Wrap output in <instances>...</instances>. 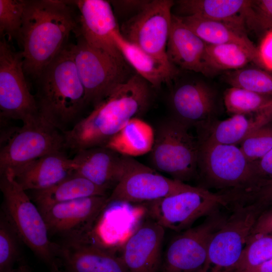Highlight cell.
I'll use <instances>...</instances> for the list:
<instances>
[{"mask_svg": "<svg viewBox=\"0 0 272 272\" xmlns=\"http://www.w3.org/2000/svg\"><path fill=\"white\" fill-rule=\"evenodd\" d=\"M177 16L186 26L206 43L234 44L239 45L250 54L254 63L262 68L258 47L248 37L245 29L222 21L205 20L193 17Z\"/></svg>", "mask_w": 272, "mask_h": 272, "instance_id": "obj_25", "label": "cell"}, {"mask_svg": "<svg viewBox=\"0 0 272 272\" xmlns=\"http://www.w3.org/2000/svg\"><path fill=\"white\" fill-rule=\"evenodd\" d=\"M73 1H26L19 43L26 75L37 79L79 26Z\"/></svg>", "mask_w": 272, "mask_h": 272, "instance_id": "obj_2", "label": "cell"}, {"mask_svg": "<svg viewBox=\"0 0 272 272\" xmlns=\"http://www.w3.org/2000/svg\"><path fill=\"white\" fill-rule=\"evenodd\" d=\"M205 61L212 75L221 71L243 68L253 59L243 47L234 44L207 43Z\"/></svg>", "mask_w": 272, "mask_h": 272, "instance_id": "obj_29", "label": "cell"}, {"mask_svg": "<svg viewBox=\"0 0 272 272\" xmlns=\"http://www.w3.org/2000/svg\"><path fill=\"white\" fill-rule=\"evenodd\" d=\"M164 235L165 228L153 219L138 228L120 256L129 272H161Z\"/></svg>", "mask_w": 272, "mask_h": 272, "instance_id": "obj_19", "label": "cell"}, {"mask_svg": "<svg viewBox=\"0 0 272 272\" xmlns=\"http://www.w3.org/2000/svg\"><path fill=\"white\" fill-rule=\"evenodd\" d=\"M195 187L165 177L133 157L125 156L124 173L108 196V204L150 202Z\"/></svg>", "mask_w": 272, "mask_h": 272, "instance_id": "obj_13", "label": "cell"}, {"mask_svg": "<svg viewBox=\"0 0 272 272\" xmlns=\"http://www.w3.org/2000/svg\"><path fill=\"white\" fill-rule=\"evenodd\" d=\"M35 97L39 113L62 132L73 126L86 105L85 91L70 45H67L37 79Z\"/></svg>", "mask_w": 272, "mask_h": 272, "instance_id": "obj_3", "label": "cell"}, {"mask_svg": "<svg viewBox=\"0 0 272 272\" xmlns=\"http://www.w3.org/2000/svg\"><path fill=\"white\" fill-rule=\"evenodd\" d=\"M107 191L74 172L48 188L26 192L41 210L53 205L77 199L106 195Z\"/></svg>", "mask_w": 272, "mask_h": 272, "instance_id": "obj_27", "label": "cell"}, {"mask_svg": "<svg viewBox=\"0 0 272 272\" xmlns=\"http://www.w3.org/2000/svg\"><path fill=\"white\" fill-rule=\"evenodd\" d=\"M147 0H120L111 1L115 15H125L134 14V15L141 11L149 3Z\"/></svg>", "mask_w": 272, "mask_h": 272, "instance_id": "obj_36", "label": "cell"}, {"mask_svg": "<svg viewBox=\"0 0 272 272\" xmlns=\"http://www.w3.org/2000/svg\"><path fill=\"white\" fill-rule=\"evenodd\" d=\"M261 234H272V206L260 214L250 235Z\"/></svg>", "mask_w": 272, "mask_h": 272, "instance_id": "obj_39", "label": "cell"}, {"mask_svg": "<svg viewBox=\"0 0 272 272\" xmlns=\"http://www.w3.org/2000/svg\"><path fill=\"white\" fill-rule=\"evenodd\" d=\"M11 272H31L29 266L23 261L19 262V265Z\"/></svg>", "mask_w": 272, "mask_h": 272, "instance_id": "obj_43", "label": "cell"}, {"mask_svg": "<svg viewBox=\"0 0 272 272\" xmlns=\"http://www.w3.org/2000/svg\"><path fill=\"white\" fill-rule=\"evenodd\" d=\"M72 161L75 172L107 191L115 187L124 171L125 156L106 146L80 150Z\"/></svg>", "mask_w": 272, "mask_h": 272, "instance_id": "obj_20", "label": "cell"}, {"mask_svg": "<svg viewBox=\"0 0 272 272\" xmlns=\"http://www.w3.org/2000/svg\"><path fill=\"white\" fill-rule=\"evenodd\" d=\"M226 82L256 93L272 96V74L259 69H244L227 71Z\"/></svg>", "mask_w": 272, "mask_h": 272, "instance_id": "obj_31", "label": "cell"}, {"mask_svg": "<svg viewBox=\"0 0 272 272\" xmlns=\"http://www.w3.org/2000/svg\"><path fill=\"white\" fill-rule=\"evenodd\" d=\"M197 140L198 172L208 185L243 195L255 192L265 182L259 173L257 161L248 160L239 147L200 137Z\"/></svg>", "mask_w": 272, "mask_h": 272, "instance_id": "obj_5", "label": "cell"}, {"mask_svg": "<svg viewBox=\"0 0 272 272\" xmlns=\"http://www.w3.org/2000/svg\"><path fill=\"white\" fill-rule=\"evenodd\" d=\"M26 4L25 0H0V34L18 41Z\"/></svg>", "mask_w": 272, "mask_h": 272, "instance_id": "obj_33", "label": "cell"}, {"mask_svg": "<svg viewBox=\"0 0 272 272\" xmlns=\"http://www.w3.org/2000/svg\"><path fill=\"white\" fill-rule=\"evenodd\" d=\"M51 272H63L59 267L55 270L51 271Z\"/></svg>", "mask_w": 272, "mask_h": 272, "instance_id": "obj_44", "label": "cell"}, {"mask_svg": "<svg viewBox=\"0 0 272 272\" xmlns=\"http://www.w3.org/2000/svg\"><path fill=\"white\" fill-rule=\"evenodd\" d=\"M74 172L72 159L61 151L32 161L11 174L21 187L28 191L48 188Z\"/></svg>", "mask_w": 272, "mask_h": 272, "instance_id": "obj_23", "label": "cell"}, {"mask_svg": "<svg viewBox=\"0 0 272 272\" xmlns=\"http://www.w3.org/2000/svg\"><path fill=\"white\" fill-rule=\"evenodd\" d=\"M80 12L79 26L75 32L89 45L125 62L114 41L113 33L120 27L110 1H73ZM127 63V62H126Z\"/></svg>", "mask_w": 272, "mask_h": 272, "instance_id": "obj_17", "label": "cell"}, {"mask_svg": "<svg viewBox=\"0 0 272 272\" xmlns=\"http://www.w3.org/2000/svg\"><path fill=\"white\" fill-rule=\"evenodd\" d=\"M0 188L4 201L1 215L19 240L51 269L57 267V244L51 242L44 218L37 206L14 179L1 175Z\"/></svg>", "mask_w": 272, "mask_h": 272, "instance_id": "obj_4", "label": "cell"}, {"mask_svg": "<svg viewBox=\"0 0 272 272\" xmlns=\"http://www.w3.org/2000/svg\"><path fill=\"white\" fill-rule=\"evenodd\" d=\"M17 235L1 214L0 272H11L15 264L22 261Z\"/></svg>", "mask_w": 272, "mask_h": 272, "instance_id": "obj_34", "label": "cell"}, {"mask_svg": "<svg viewBox=\"0 0 272 272\" xmlns=\"http://www.w3.org/2000/svg\"><path fill=\"white\" fill-rule=\"evenodd\" d=\"M239 205L212 236L202 272H231L239 260L262 212L253 203Z\"/></svg>", "mask_w": 272, "mask_h": 272, "instance_id": "obj_9", "label": "cell"}, {"mask_svg": "<svg viewBox=\"0 0 272 272\" xmlns=\"http://www.w3.org/2000/svg\"><path fill=\"white\" fill-rule=\"evenodd\" d=\"M57 246L63 272H129L121 256L94 243L68 239Z\"/></svg>", "mask_w": 272, "mask_h": 272, "instance_id": "obj_18", "label": "cell"}, {"mask_svg": "<svg viewBox=\"0 0 272 272\" xmlns=\"http://www.w3.org/2000/svg\"><path fill=\"white\" fill-rule=\"evenodd\" d=\"M175 4L176 16L222 21L245 29L246 25L251 27L255 17L253 1L180 0Z\"/></svg>", "mask_w": 272, "mask_h": 272, "instance_id": "obj_21", "label": "cell"}, {"mask_svg": "<svg viewBox=\"0 0 272 272\" xmlns=\"http://www.w3.org/2000/svg\"><path fill=\"white\" fill-rule=\"evenodd\" d=\"M21 51L13 50L5 39L0 41L1 116L19 120L23 125L41 121L35 97L25 78Z\"/></svg>", "mask_w": 272, "mask_h": 272, "instance_id": "obj_8", "label": "cell"}, {"mask_svg": "<svg viewBox=\"0 0 272 272\" xmlns=\"http://www.w3.org/2000/svg\"><path fill=\"white\" fill-rule=\"evenodd\" d=\"M206 45L173 14L166 49L168 58L172 64L205 76L212 75L205 61Z\"/></svg>", "mask_w": 272, "mask_h": 272, "instance_id": "obj_22", "label": "cell"}, {"mask_svg": "<svg viewBox=\"0 0 272 272\" xmlns=\"http://www.w3.org/2000/svg\"><path fill=\"white\" fill-rule=\"evenodd\" d=\"M229 201L228 195L200 187L148 202L152 219L165 229L182 232L200 217L209 216Z\"/></svg>", "mask_w": 272, "mask_h": 272, "instance_id": "obj_10", "label": "cell"}, {"mask_svg": "<svg viewBox=\"0 0 272 272\" xmlns=\"http://www.w3.org/2000/svg\"><path fill=\"white\" fill-rule=\"evenodd\" d=\"M249 197H254L255 201L252 203L261 209L272 206V180L265 182L257 191L249 194Z\"/></svg>", "mask_w": 272, "mask_h": 272, "instance_id": "obj_38", "label": "cell"}, {"mask_svg": "<svg viewBox=\"0 0 272 272\" xmlns=\"http://www.w3.org/2000/svg\"><path fill=\"white\" fill-rule=\"evenodd\" d=\"M154 137V129L141 118H135L112 138L105 146L123 156H139L151 152Z\"/></svg>", "mask_w": 272, "mask_h": 272, "instance_id": "obj_28", "label": "cell"}, {"mask_svg": "<svg viewBox=\"0 0 272 272\" xmlns=\"http://www.w3.org/2000/svg\"><path fill=\"white\" fill-rule=\"evenodd\" d=\"M247 272H272V259L251 267Z\"/></svg>", "mask_w": 272, "mask_h": 272, "instance_id": "obj_42", "label": "cell"}, {"mask_svg": "<svg viewBox=\"0 0 272 272\" xmlns=\"http://www.w3.org/2000/svg\"><path fill=\"white\" fill-rule=\"evenodd\" d=\"M113 37L127 63L153 88L159 89L163 84L170 83L178 75L179 70L176 66L164 63L129 42L123 37L120 30L113 33Z\"/></svg>", "mask_w": 272, "mask_h": 272, "instance_id": "obj_24", "label": "cell"}, {"mask_svg": "<svg viewBox=\"0 0 272 272\" xmlns=\"http://www.w3.org/2000/svg\"><path fill=\"white\" fill-rule=\"evenodd\" d=\"M227 218L217 210L174 237L163 252L161 272H202L210 239Z\"/></svg>", "mask_w": 272, "mask_h": 272, "instance_id": "obj_14", "label": "cell"}, {"mask_svg": "<svg viewBox=\"0 0 272 272\" xmlns=\"http://www.w3.org/2000/svg\"><path fill=\"white\" fill-rule=\"evenodd\" d=\"M152 88L138 74L133 75L88 116L63 132L65 149L77 152L105 146L130 120L148 111L153 100Z\"/></svg>", "mask_w": 272, "mask_h": 272, "instance_id": "obj_1", "label": "cell"}, {"mask_svg": "<svg viewBox=\"0 0 272 272\" xmlns=\"http://www.w3.org/2000/svg\"><path fill=\"white\" fill-rule=\"evenodd\" d=\"M253 7L272 27V0L253 1Z\"/></svg>", "mask_w": 272, "mask_h": 272, "instance_id": "obj_41", "label": "cell"}, {"mask_svg": "<svg viewBox=\"0 0 272 272\" xmlns=\"http://www.w3.org/2000/svg\"><path fill=\"white\" fill-rule=\"evenodd\" d=\"M217 96L206 83L195 81L183 83L171 92L169 103L172 118L198 130L208 128L217 113Z\"/></svg>", "mask_w": 272, "mask_h": 272, "instance_id": "obj_16", "label": "cell"}, {"mask_svg": "<svg viewBox=\"0 0 272 272\" xmlns=\"http://www.w3.org/2000/svg\"><path fill=\"white\" fill-rule=\"evenodd\" d=\"M269 123L253 131L240 143L239 148L249 161L259 160L272 149V125Z\"/></svg>", "mask_w": 272, "mask_h": 272, "instance_id": "obj_35", "label": "cell"}, {"mask_svg": "<svg viewBox=\"0 0 272 272\" xmlns=\"http://www.w3.org/2000/svg\"><path fill=\"white\" fill-rule=\"evenodd\" d=\"M258 49L262 68L272 71V29L266 31Z\"/></svg>", "mask_w": 272, "mask_h": 272, "instance_id": "obj_37", "label": "cell"}, {"mask_svg": "<svg viewBox=\"0 0 272 272\" xmlns=\"http://www.w3.org/2000/svg\"><path fill=\"white\" fill-rule=\"evenodd\" d=\"M272 121V103L262 110L250 114H237L222 121H216L201 132L200 138L224 145H235L250 133Z\"/></svg>", "mask_w": 272, "mask_h": 272, "instance_id": "obj_26", "label": "cell"}, {"mask_svg": "<svg viewBox=\"0 0 272 272\" xmlns=\"http://www.w3.org/2000/svg\"><path fill=\"white\" fill-rule=\"evenodd\" d=\"M272 259V234L250 235L231 272H239Z\"/></svg>", "mask_w": 272, "mask_h": 272, "instance_id": "obj_32", "label": "cell"}, {"mask_svg": "<svg viewBox=\"0 0 272 272\" xmlns=\"http://www.w3.org/2000/svg\"><path fill=\"white\" fill-rule=\"evenodd\" d=\"M223 100L226 112L232 116L253 114L262 110L272 103V96L231 87L225 91Z\"/></svg>", "mask_w": 272, "mask_h": 272, "instance_id": "obj_30", "label": "cell"}, {"mask_svg": "<svg viewBox=\"0 0 272 272\" xmlns=\"http://www.w3.org/2000/svg\"><path fill=\"white\" fill-rule=\"evenodd\" d=\"M257 167L261 177L265 182L272 180V149L257 161Z\"/></svg>", "mask_w": 272, "mask_h": 272, "instance_id": "obj_40", "label": "cell"}, {"mask_svg": "<svg viewBox=\"0 0 272 272\" xmlns=\"http://www.w3.org/2000/svg\"><path fill=\"white\" fill-rule=\"evenodd\" d=\"M108 196L97 195L77 199L40 210L49 235H60L67 239L83 236L108 205Z\"/></svg>", "mask_w": 272, "mask_h": 272, "instance_id": "obj_15", "label": "cell"}, {"mask_svg": "<svg viewBox=\"0 0 272 272\" xmlns=\"http://www.w3.org/2000/svg\"><path fill=\"white\" fill-rule=\"evenodd\" d=\"M189 128L170 117L154 129V142L150 153L154 169L184 182L194 178L198 172V140Z\"/></svg>", "mask_w": 272, "mask_h": 272, "instance_id": "obj_6", "label": "cell"}, {"mask_svg": "<svg viewBox=\"0 0 272 272\" xmlns=\"http://www.w3.org/2000/svg\"><path fill=\"white\" fill-rule=\"evenodd\" d=\"M70 44L74 60L85 91L86 105L95 106L109 96L133 75L127 63L89 45L76 36Z\"/></svg>", "mask_w": 272, "mask_h": 272, "instance_id": "obj_7", "label": "cell"}, {"mask_svg": "<svg viewBox=\"0 0 272 272\" xmlns=\"http://www.w3.org/2000/svg\"><path fill=\"white\" fill-rule=\"evenodd\" d=\"M64 149L63 132L44 119L23 125L1 149L0 174H12L32 161Z\"/></svg>", "mask_w": 272, "mask_h": 272, "instance_id": "obj_12", "label": "cell"}, {"mask_svg": "<svg viewBox=\"0 0 272 272\" xmlns=\"http://www.w3.org/2000/svg\"><path fill=\"white\" fill-rule=\"evenodd\" d=\"M174 4L171 0L149 1L120 28L126 40L168 65H173L168 58L166 49Z\"/></svg>", "mask_w": 272, "mask_h": 272, "instance_id": "obj_11", "label": "cell"}]
</instances>
